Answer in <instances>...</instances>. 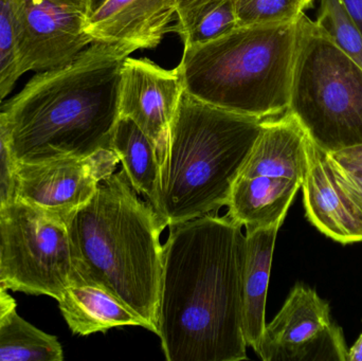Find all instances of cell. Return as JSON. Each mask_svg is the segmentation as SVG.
<instances>
[{"mask_svg":"<svg viewBox=\"0 0 362 361\" xmlns=\"http://www.w3.org/2000/svg\"><path fill=\"white\" fill-rule=\"evenodd\" d=\"M229 216L206 214L170 227L157 335L168 361H240L246 235Z\"/></svg>","mask_w":362,"mask_h":361,"instance_id":"6da1fadb","label":"cell"},{"mask_svg":"<svg viewBox=\"0 0 362 361\" xmlns=\"http://www.w3.org/2000/svg\"><path fill=\"white\" fill-rule=\"evenodd\" d=\"M134 51L129 45L93 42L68 65L36 73L0 106L17 162L112 150L121 71Z\"/></svg>","mask_w":362,"mask_h":361,"instance_id":"7a4b0ae2","label":"cell"},{"mask_svg":"<svg viewBox=\"0 0 362 361\" xmlns=\"http://www.w3.org/2000/svg\"><path fill=\"white\" fill-rule=\"evenodd\" d=\"M165 224L121 170L67 223L74 279L101 286L157 334Z\"/></svg>","mask_w":362,"mask_h":361,"instance_id":"3957f363","label":"cell"},{"mask_svg":"<svg viewBox=\"0 0 362 361\" xmlns=\"http://www.w3.org/2000/svg\"><path fill=\"white\" fill-rule=\"evenodd\" d=\"M263 120L219 110L183 91L165 150L153 208L165 226L227 206Z\"/></svg>","mask_w":362,"mask_h":361,"instance_id":"277c9868","label":"cell"},{"mask_svg":"<svg viewBox=\"0 0 362 361\" xmlns=\"http://www.w3.org/2000/svg\"><path fill=\"white\" fill-rule=\"evenodd\" d=\"M298 20L238 25L216 40L187 47L177 66L183 91L219 110L259 120L284 114Z\"/></svg>","mask_w":362,"mask_h":361,"instance_id":"5b68a950","label":"cell"},{"mask_svg":"<svg viewBox=\"0 0 362 361\" xmlns=\"http://www.w3.org/2000/svg\"><path fill=\"white\" fill-rule=\"evenodd\" d=\"M287 112L327 154L362 146V66L304 13Z\"/></svg>","mask_w":362,"mask_h":361,"instance_id":"8992f818","label":"cell"},{"mask_svg":"<svg viewBox=\"0 0 362 361\" xmlns=\"http://www.w3.org/2000/svg\"><path fill=\"white\" fill-rule=\"evenodd\" d=\"M0 288L59 300L74 267L67 224L15 199L0 210Z\"/></svg>","mask_w":362,"mask_h":361,"instance_id":"52a82bcc","label":"cell"},{"mask_svg":"<svg viewBox=\"0 0 362 361\" xmlns=\"http://www.w3.org/2000/svg\"><path fill=\"white\" fill-rule=\"evenodd\" d=\"M12 8L21 74L68 65L93 42L87 0H12Z\"/></svg>","mask_w":362,"mask_h":361,"instance_id":"ba28073f","label":"cell"},{"mask_svg":"<svg viewBox=\"0 0 362 361\" xmlns=\"http://www.w3.org/2000/svg\"><path fill=\"white\" fill-rule=\"evenodd\" d=\"M255 353L264 361H346V341L329 303L297 284L278 315L266 324Z\"/></svg>","mask_w":362,"mask_h":361,"instance_id":"9c48e42d","label":"cell"},{"mask_svg":"<svg viewBox=\"0 0 362 361\" xmlns=\"http://www.w3.org/2000/svg\"><path fill=\"white\" fill-rule=\"evenodd\" d=\"M119 162L116 153L106 148L86 157L17 162L15 199L67 224Z\"/></svg>","mask_w":362,"mask_h":361,"instance_id":"30bf717a","label":"cell"},{"mask_svg":"<svg viewBox=\"0 0 362 361\" xmlns=\"http://www.w3.org/2000/svg\"><path fill=\"white\" fill-rule=\"evenodd\" d=\"M182 95L177 67L167 70L150 59H125L121 71L119 114L133 120L154 142L158 156L165 150Z\"/></svg>","mask_w":362,"mask_h":361,"instance_id":"8fae6325","label":"cell"},{"mask_svg":"<svg viewBox=\"0 0 362 361\" xmlns=\"http://www.w3.org/2000/svg\"><path fill=\"white\" fill-rule=\"evenodd\" d=\"M301 188L306 216L319 231L342 245L362 242L361 197L331 156L310 139Z\"/></svg>","mask_w":362,"mask_h":361,"instance_id":"7c38bea8","label":"cell"},{"mask_svg":"<svg viewBox=\"0 0 362 361\" xmlns=\"http://www.w3.org/2000/svg\"><path fill=\"white\" fill-rule=\"evenodd\" d=\"M180 0H107L87 18L93 42L156 48L167 32Z\"/></svg>","mask_w":362,"mask_h":361,"instance_id":"4fadbf2b","label":"cell"},{"mask_svg":"<svg viewBox=\"0 0 362 361\" xmlns=\"http://www.w3.org/2000/svg\"><path fill=\"white\" fill-rule=\"evenodd\" d=\"M302 182L288 178L238 175L228 203L231 220L246 231L282 226Z\"/></svg>","mask_w":362,"mask_h":361,"instance_id":"5bb4252c","label":"cell"},{"mask_svg":"<svg viewBox=\"0 0 362 361\" xmlns=\"http://www.w3.org/2000/svg\"><path fill=\"white\" fill-rule=\"evenodd\" d=\"M57 302L66 324L74 334L80 336L122 326H141L151 331L146 320L95 284H70Z\"/></svg>","mask_w":362,"mask_h":361,"instance_id":"9a60e30c","label":"cell"},{"mask_svg":"<svg viewBox=\"0 0 362 361\" xmlns=\"http://www.w3.org/2000/svg\"><path fill=\"white\" fill-rule=\"evenodd\" d=\"M280 227L276 225L246 232V256L243 268V333L247 345L255 352L266 326V299Z\"/></svg>","mask_w":362,"mask_h":361,"instance_id":"2e32d148","label":"cell"},{"mask_svg":"<svg viewBox=\"0 0 362 361\" xmlns=\"http://www.w3.org/2000/svg\"><path fill=\"white\" fill-rule=\"evenodd\" d=\"M112 150L136 192L153 205L159 177V159L154 142L127 117H119L112 134Z\"/></svg>","mask_w":362,"mask_h":361,"instance_id":"e0dca14e","label":"cell"},{"mask_svg":"<svg viewBox=\"0 0 362 361\" xmlns=\"http://www.w3.org/2000/svg\"><path fill=\"white\" fill-rule=\"evenodd\" d=\"M63 348L53 335L34 326L16 309L0 326V361H62Z\"/></svg>","mask_w":362,"mask_h":361,"instance_id":"ac0fdd59","label":"cell"},{"mask_svg":"<svg viewBox=\"0 0 362 361\" xmlns=\"http://www.w3.org/2000/svg\"><path fill=\"white\" fill-rule=\"evenodd\" d=\"M238 27L233 0H204L177 11V32L185 48L206 44Z\"/></svg>","mask_w":362,"mask_h":361,"instance_id":"d6986e66","label":"cell"},{"mask_svg":"<svg viewBox=\"0 0 362 361\" xmlns=\"http://www.w3.org/2000/svg\"><path fill=\"white\" fill-rule=\"evenodd\" d=\"M317 23L342 51L362 66V34L341 0H319Z\"/></svg>","mask_w":362,"mask_h":361,"instance_id":"ffe728a7","label":"cell"},{"mask_svg":"<svg viewBox=\"0 0 362 361\" xmlns=\"http://www.w3.org/2000/svg\"><path fill=\"white\" fill-rule=\"evenodd\" d=\"M238 25L295 23L315 0H233Z\"/></svg>","mask_w":362,"mask_h":361,"instance_id":"44dd1931","label":"cell"},{"mask_svg":"<svg viewBox=\"0 0 362 361\" xmlns=\"http://www.w3.org/2000/svg\"><path fill=\"white\" fill-rule=\"evenodd\" d=\"M21 76L12 0H0V104L10 95Z\"/></svg>","mask_w":362,"mask_h":361,"instance_id":"7402d4cb","label":"cell"},{"mask_svg":"<svg viewBox=\"0 0 362 361\" xmlns=\"http://www.w3.org/2000/svg\"><path fill=\"white\" fill-rule=\"evenodd\" d=\"M17 161L11 148L8 129L0 112V210L15 201Z\"/></svg>","mask_w":362,"mask_h":361,"instance_id":"603a6c76","label":"cell"},{"mask_svg":"<svg viewBox=\"0 0 362 361\" xmlns=\"http://www.w3.org/2000/svg\"><path fill=\"white\" fill-rule=\"evenodd\" d=\"M344 171L362 178V146L329 154Z\"/></svg>","mask_w":362,"mask_h":361,"instance_id":"cb8c5ba5","label":"cell"},{"mask_svg":"<svg viewBox=\"0 0 362 361\" xmlns=\"http://www.w3.org/2000/svg\"><path fill=\"white\" fill-rule=\"evenodd\" d=\"M16 302L6 290L0 288V326L11 312L16 309Z\"/></svg>","mask_w":362,"mask_h":361,"instance_id":"d4e9b609","label":"cell"},{"mask_svg":"<svg viewBox=\"0 0 362 361\" xmlns=\"http://www.w3.org/2000/svg\"><path fill=\"white\" fill-rule=\"evenodd\" d=\"M362 34V0H341Z\"/></svg>","mask_w":362,"mask_h":361,"instance_id":"484cf974","label":"cell"},{"mask_svg":"<svg viewBox=\"0 0 362 361\" xmlns=\"http://www.w3.org/2000/svg\"><path fill=\"white\" fill-rule=\"evenodd\" d=\"M336 165H337V163H336ZM338 167H339L340 171H341L342 175L346 178V182H348L349 184H351V187H352V188L358 193L359 196H361L362 199V178L357 177V176L344 171V170L341 169L339 165H338Z\"/></svg>","mask_w":362,"mask_h":361,"instance_id":"4316f807","label":"cell"},{"mask_svg":"<svg viewBox=\"0 0 362 361\" xmlns=\"http://www.w3.org/2000/svg\"><path fill=\"white\" fill-rule=\"evenodd\" d=\"M346 361H362V334L355 345L348 350Z\"/></svg>","mask_w":362,"mask_h":361,"instance_id":"83f0119b","label":"cell"},{"mask_svg":"<svg viewBox=\"0 0 362 361\" xmlns=\"http://www.w3.org/2000/svg\"><path fill=\"white\" fill-rule=\"evenodd\" d=\"M107 0H87V8H88V17L93 15L98 8H101Z\"/></svg>","mask_w":362,"mask_h":361,"instance_id":"f1b7e54d","label":"cell"},{"mask_svg":"<svg viewBox=\"0 0 362 361\" xmlns=\"http://www.w3.org/2000/svg\"><path fill=\"white\" fill-rule=\"evenodd\" d=\"M202 1H204V0H180V6H178V10H181V8H187V6H193V4H198V2Z\"/></svg>","mask_w":362,"mask_h":361,"instance_id":"f546056e","label":"cell"},{"mask_svg":"<svg viewBox=\"0 0 362 361\" xmlns=\"http://www.w3.org/2000/svg\"><path fill=\"white\" fill-rule=\"evenodd\" d=\"M2 276V252L1 248H0V280H1Z\"/></svg>","mask_w":362,"mask_h":361,"instance_id":"4dcf8cb0","label":"cell"}]
</instances>
